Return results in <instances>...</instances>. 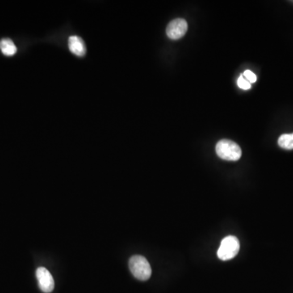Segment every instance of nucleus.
<instances>
[{
  "instance_id": "f257e3e1",
  "label": "nucleus",
  "mask_w": 293,
  "mask_h": 293,
  "mask_svg": "<svg viewBox=\"0 0 293 293\" xmlns=\"http://www.w3.org/2000/svg\"><path fill=\"white\" fill-rule=\"evenodd\" d=\"M217 155L225 161H236L240 160L242 150L240 146L230 139H222L216 145Z\"/></svg>"
},
{
  "instance_id": "f03ea898",
  "label": "nucleus",
  "mask_w": 293,
  "mask_h": 293,
  "mask_svg": "<svg viewBox=\"0 0 293 293\" xmlns=\"http://www.w3.org/2000/svg\"><path fill=\"white\" fill-rule=\"evenodd\" d=\"M129 267L133 275L139 280H148L152 275L151 265L143 256L135 255L131 257L129 261Z\"/></svg>"
},
{
  "instance_id": "7ed1b4c3",
  "label": "nucleus",
  "mask_w": 293,
  "mask_h": 293,
  "mask_svg": "<svg viewBox=\"0 0 293 293\" xmlns=\"http://www.w3.org/2000/svg\"><path fill=\"white\" fill-rule=\"evenodd\" d=\"M240 241L236 236L224 238L218 250V257L222 261H228L234 258L240 251Z\"/></svg>"
},
{
  "instance_id": "20e7f679",
  "label": "nucleus",
  "mask_w": 293,
  "mask_h": 293,
  "mask_svg": "<svg viewBox=\"0 0 293 293\" xmlns=\"http://www.w3.org/2000/svg\"><path fill=\"white\" fill-rule=\"evenodd\" d=\"M187 22L182 18L173 20L167 26L166 35L173 40L181 39L187 31Z\"/></svg>"
},
{
  "instance_id": "39448f33",
  "label": "nucleus",
  "mask_w": 293,
  "mask_h": 293,
  "mask_svg": "<svg viewBox=\"0 0 293 293\" xmlns=\"http://www.w3.org/2000/svg\"><path fill=\"white\" fill-rule=\"evenodd\" d=\"M36 277L39 287L45 293L52 292L55 287V282L52 274L45 267H39L36 270Z\"/></svg>"
},
{
  "instance_id": "423d86ee",
  "label": "nucleus",
  "mask_w": 293,
  "mask_h": 293,
  "mask_svg": "<svg viewBox=\"0 0 293 293\" xmlns=\"http://www.w3.org/2000/svg\"><path fill=\"white\" fill-rule=\"evenodd\" d=\"M70 52L77 56H83L86 54V45L83 40L78 36H71L69 39Z\"/></svg>"
},
{
  "instance_id": "0eeeda50",
  "label": "nucleus",
  "mask_w": 293,
  "mask_h": 293,
  "mask_svg": "<svg viewBox=\"0 0 293 293\" xmlns=\"http://www.w3.org/2000/svg\"><path fill=\"white\" fill-rule=\"evenodd\" d=\"M0 49L3 54L7 56H14L18 52V48L10 39H4L0 41Z\"/></svg>"
},
{
  "instance_id": "6e6552de",
  "label": "nucleus",
  "mask_w": 293,
  "mask_h": 293,
  "mask_svg": "<svg viewBox=\"0 0 293 293\" xmlns=\"http://www.w3.org/2000/svg\"><path fill=\"white\" fill-rule=\"evenodd\" d=\"M278 144L282 149H293V136L292 134H283L278 138Z\"/></svg>"
},
{
  "instance_id": "1a4fd4ad",
  "label": "nucleus",
  "mask_w": 293,
  "mask_h": 293,
  "mask_svg": "<svg viewBox=\"0 0 293 293\" xmlns=\"http://www.w3.org/2000/svg\"><path fill=\"white\" fill-rule=\"evenodd\" d=\"M238 86L244 90H249L251 88V83L248 80L244 77V75H241L237 81Z\"/></svg>"
},
{
  "instance_id": "9d476101",
  "label": "nucleus",
  "mask_w": 293,
  "mask_h": 293,
  "mask_svg": "<svg viewBox=\"0 0 293 293\" xmlns=\"http://www.w3.org/2000/svg\"><path fill=\"white\" fill-rule=\"evenodd\" d=\"M244 77L248 80L250 83H254L257 81V76L255 73H253L252 71L250 70H246L244 71Z\"/></svg>"
},
{
  "instance_id": "9b49d317",
  "label": "nucleus",
  "mask_w": 293,
  "mask_h": 293,
  "mask_svg": "<svg viewBox=\"0 0 293 293\" xmlns=\"http://www.w3.org/2000/svg\"><path fill=\"white\" fill-rule=\"evenodd\" d=\"M292 136H293V133H292Z\"/></svg>"
},
{
  "instance_id": "f8f14e48",
  "label": "nucleus",
  "mask_w": 293,
  "mask_h": 293,
  "mask_svg": "<svg viewBox=\"0 0 293 293\" xmlns=\"http://www.w3.org/2000/svg\"><path fill=\"white\" fill-rule=\"evenodd\" d=\"M292 2H293V1H292Z\"/></svg>"
}]
</instances>
